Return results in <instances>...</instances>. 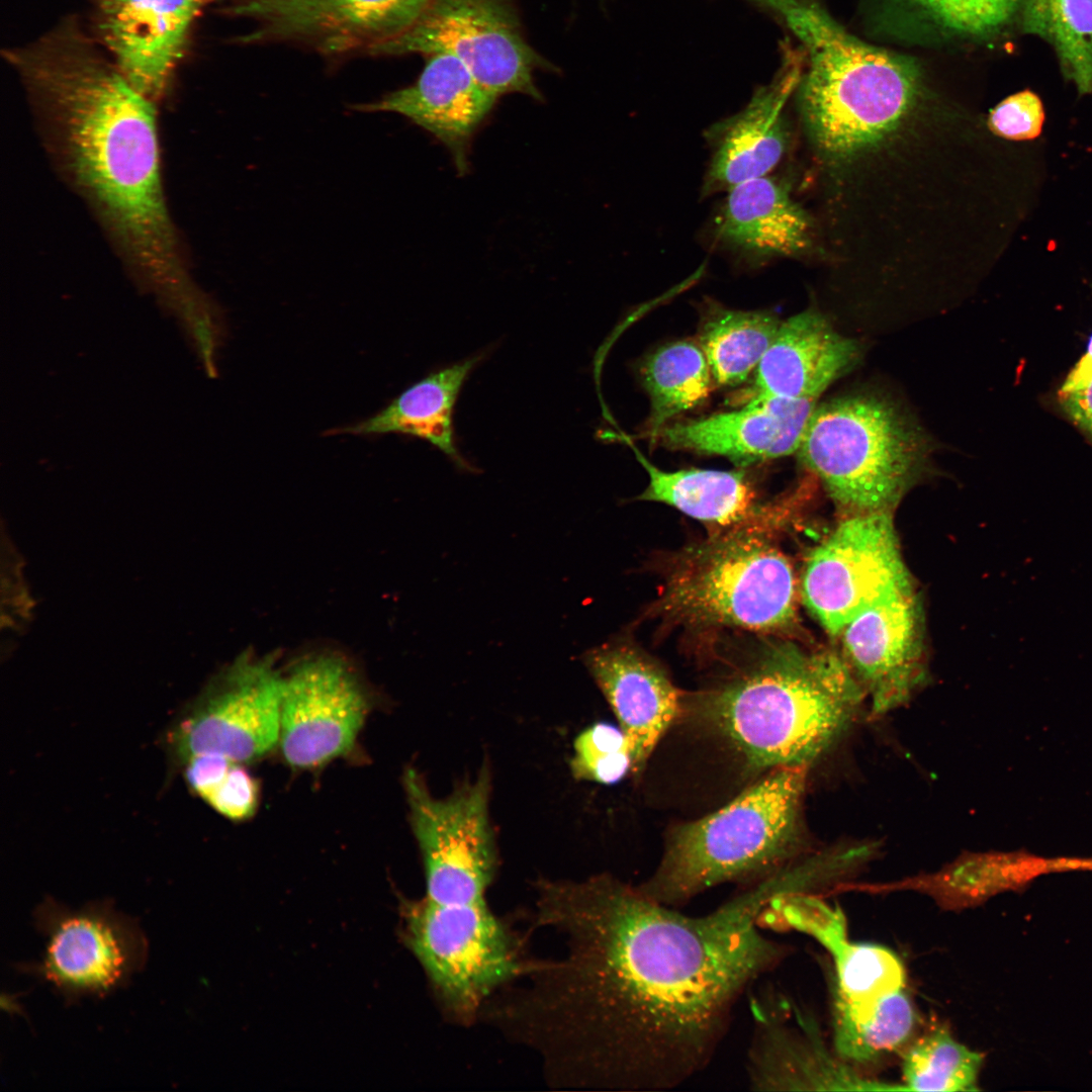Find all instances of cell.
<instances>
[{"label":"cell","instance_id":"obj_1","mask_svg":"<svg viewBox=\"0 0 1092 1092\" xmlns=\"http://www.w3.org/2000/svg\"><path fill=\"white\" fill-rule=\"evenodd\" d=\"M538 926L564 952L537 961L482 1018L533 1050L556 1088L656 1091L711 1062L744 990L788 948L739 897L688 916L607 874L535 883Z\"/></svg>","mask_w":1092,"mask_h":1092},{"label":"cell","instance_id":"obj_2","mask_svg":"<svg viewBox=\"0 0 1092 1092\" xmlns=\"http://www.w3.org/2000/svg\"><path fill=\"white\" fill-rule=\"evenodd\" d=\"M52 113L76 182L164 296L189 283L165 203L151 99L81 41L15 56Z\"/></svg>","mask_w":1092,"mask_h":1092},{"label":"cell","instance_id":"obj_3","mask_svg":"<svg viewBox=\"0 0 1092 1092\" xmlns=\"http://www.w3.org/2000/svg\"><path fill=\"white\" fill-rule=\"evenodd\" d=\"M864 696L836 655L780 644L694 704L751 767L774 769L810 766L848 730Z\"/></svg>","mask_w":1092,"mask_h":1092},{"label":"cell","instance_id":"obj_4","mask_svg":"<svg viewBox=\"0 0 1092 1092\" xmlns=\"http://www.w3.org/2000/svg\"><path fill=\"white\" fill-rule=\"evenodd\" d=\"M774 16L801 43L806 70L797 89L819 150L848 156L895 129L918 94L914 63L869 44L815 0H745Z\"/></svg>","mask_w":1092,"mask_h":1092},{"label":"cell","instance_id":"obj_5","mask_svg":"<svg viewBox=\"0 0 1092 1092\" xmlns=\"http://www.w3.org/2000/svg\"><path fill=\"white\" fill-rule=\"evenodd\" d=\"M810 766L770 769L719 810L674 827L639 891L676 908L727 882L765 878L798 852Z\"/></svg>","mask_w":1092,"mask_h":1092},{"label":"cell","instance_id":"obj_6","mask_svg":"<svg viewBox=\"0 0 1092 1092\" xmlns=\"http://www.w3.org/2000/svg\"><path fill=\"white\" fill-rule=\"evenodd\" d=\"M796 609L791 562L766 532L746 526L681 551L652 607L672 623L765 633L792 626Z\"/></svg>","mask_w":1092,"mask_h":1092},{"label":"cell","instance_id":"obj_7","mask_svg":"<svg viewBox=\"0 0 1092 1092\" xmlns=\"http://www.w3.org/2000/svg\"><path fill=\"white\" fill-rule=\"evenodd\" d=\"M929 445L895 403L863 393L816 405L797 452L835 503L859 514L890 511L921 474Z\"/></svg>","mask_w":1092,"mask_h":1092},{"label":"cell","instance_id":"obj_8","mask_svg":"<svg viewBox=\"0 0 1092 1092\" xmlns=\"http://www.w3.org/2000/svg\"><path fill=\"white\" fill-rule=\"evenodd\" d=\"M369 53L454 55L497 98L541 100L534 72L549 67L526 40L514 0H431L412 25Z\"/></svg>","mask_w":1092,"mask_h":1092},{"label":"cell","instance_id":"obj_9","mask_svg":"<svg viewBox=\"0 0 1092 1092\" xmlns=\"http://www.w3.org/2000/svg\"><path fill=\"white\" fill-rule=\"evenodd\" d=\"M283 673L276 654L241 653L180 713L166 735L171 760L215 753L255 760L279 741Z\"/></svg>","mask_w":1092,"mask_h":1092},{"label":"cell","instance_id":"obj_10","mask_svg":"<svg viewBox=\"0 0 1092 1092\" xmlns=\"http://www.w3.org/2000/svg\"><path fill=\"white\" fill-rule=\"evenodd\" d=\"M890 511L852 514L809 554L802 598L831 635L910 586Z\"/></svg>","mask_w":1092,"mask_h":1092},{"label":"cell","instance_id":"obj_11","mask_svg":"<svg viewBox=\"0 0 1092 1092\" xmlns=\"http://www.w3.org/2000/svg\"><path fill=\"white\" fill-rule=\"evenodd\" d=\"M33 918L46 945L40 962L23 970L49 982L67 1001L107 995L146 962L148 946L139 925L105 901L72 910L46 899Z\"/></svg>","mask_w":1092,"mask_h":1092},{"label":"cell","instance_id":"obj_12","mask_svg":"<svg viewBox=\"0 0 1092 1092\" xmlns=\"http://www.w3.org/2000/svg\"><path fill=\"white\" fill-rule=\"evenodd\" d=\"M369 704L347 655L322 650L298 658L283 674L278 744L286 762L312 768L350 751Z\"/></svg>","mask_w":1092,"mask_h":1092},{"label":"cell","instance_id":"obj_13","mask_svg":"<svg viewBox=\"0 0 1092 1092\" xmlns=\"http://www.w3.org/2000/svg\"><path fill=\"white\" fill-rule=\"evenodd\" d=\"M431 0H238L254 27L244 42L293 41L323 54L370 51L412 25Z\"/></svg>","mask_w":1092,"mask_h":1092},{"label":"cell","instance_id":"obj_14","mask_svg":"<svg viewBox=\"0 0 1092 1092\" xmlns=\"http://www.w3.org/2000/svg\"><path fill=\"white\" fill-rule=\"evenodd\" d=\"M841 633L845 662L870 699L869 719L908 703L926 673L922 617L912 586L868 608Z\"/></svg>","mask_w":1092,"mask_h":1092},{"label":"cell","instance_id":"obj_15","mask_svg":"<svg viewBox=\"0 0 1092 1092\" xmlns=\"http://www.w3.org/2000/svg\"><path fill=\"white\" fill-rule=\"evenodd\" d=\"M804 55L783 49L782 65L769 83L754 91L738 112L711 125L706 139L710 159L702 194L727 192L745 181L767 176L790 143L785 106L799 84Z\"/></svg>","mask_w":1092,"mask_h":1092},{"label":"cell","instance_id":"obj_16","mask_svg":"<svg viewBox=\"0 0 1092 1092\" xmlns=\"http://www.w3.org/2000/svg\"><path fill=\"white\" fill-rule=\"evenodd\" d=\"M583 663L629 741L632 772L640 776L661 737L684 710V696L665 671L624 642L588 650Z\"/></svg>","mask_w":1092,"mask_h":1092},{"label":"cell","instance_id":"obj_17","mask_svg":"<svg viewBox=\"0 0 1092 1092\" xmlns=\"http://www.w3.org/2000/svg\"><path fill=\"white\" fill-rule=\"evenodd\" d=\"M817 399L750 400L738 410L668 424L655 442L672 450L719 455L748 465L796 453Z\"/></svg>","mask_w":1092,"mask_h":1092},{"label":"cell","instance_id":"obj_18","mask_svg":"<svg viewBox=\"0 0 1092 1092\" xmlns=\"http://www.w3.org/2000/svg\"><path fill=\"white\" fill-rule=\"evenodd\" d=\"M428 57L413 84L353 108L407 117L441 141L451 152L459 173L464 174L468 169L471 136L497 97L488 92L454 55L437 53Z\"/></svg>","mask_w":1092,"mask_h":1092},{"label":"cell","instance_id":"obj_19","mask_svg":"<svg viewBox=\"0 0 1092 1092\" xmlns=\"http://www.w3.org/2000/svg\"><path fill=\"white\" fill-rule=\"evenodd\" d=\"M203 0H101V31L117 68L148 98L161 94Z\"/></svg>","mask_w":1092,"mask_h":1092},{"label":"cell","instance_id":"obj_20","mask_svg":"<svg viewBox=\"0 0 1092 1092\" xmlns=\"http://www.w3.org/2000/svg\"><path fill=\"white\" fill-rule=\"evenodd\" d=\"M859 357L858 344L840 335L818 311L781 323L754 372L747 401L817 399Z\"/></svg>","mask_w":1092,"mask_h":1092},{"label":"cell","instance_id":"obj_21","mask_svg":"<svg viewBox=\"0 0 1092 1092\" xmlns=\"http://www.w3.org/2000/svg\"><path fill=\"white\" fill-rule=\"evenodd\" d=\"M725 193L714 230L726 249L758 262L802 256L811 249V219L785 183L767 175Z\"/></svg>","mask_w":1092,"mask_h":1092},{"label":"cell","instance_id":"obj_22","mask_svg":"<svg viewBox=\"0 0 1092 1092\" xmlns=\"http://www.w3.org/2000/svg\"><path fill=\"white\" fill-rule=\"evenodd\" d=\"M1043 860L1021 852H964L931 873L875 884H839L834 892L884 894L912 891L930 897L945 910H963L1034 876Z\"/></svg>","mask_w":1092,"mask_h":1092},{"label":"cell","instance_id":"obj_23","mask_svg":"<svg viewBox=\"0 0 1092 1092\" xmlns=\"http://www.w3.org/2000/svg\"><path fill=\"white\" fill-rule=\"evenodd\" d=\"M480 360L481 356H473L433 372L371 418L329 434L414 436L430 442L458 466L470 470L456 448L453 415L461 387Z\"/></svg>","mask_w":1092,"mask_h":1092},{"label":"cell","instance_id":"obj_24","mask_svg":"<svg viewBox=\"0 0 1092 1092\" xmlns=\"http://www.w3.org/2000/svg\"><path fill=\"white\" fill-rule=\"evenodd\" d=\"M648 474L641 500L669 505L687 516L723 528L747 526L766 510L758 505L756 492L742 471L681 469L664 471L634 449Z\"/></svg>","mask_w":1092,"mask_h":1092},{"label":"cell","instance_id":"obj_25","mask_svg":"<svg viewBox=\"0 0 1092 1092\" xmlns=\"http://www.w3.org/2000/svg\"><path fill=\"white\" fill-rule=\"evenodd\" d=\"M752 1009L754 1030L746 1063L751 1090H816L838 1084L830 1061L810 1037L787 1024L778 1004L768 1006L764 999Z\"/></svg>","mask_w":1092,"mask_h":1092},{"label":"cell","instance_id":"obj_26","mask_svg":"<svg viewBox=\"0 0 1092 1092\" xmlns=\"http://www.w3.org/2000/svg\"><path fill=\"white\" fill-rule=\"evenodd\" d=\"M833 1041L845 1060L866 1064L905 1044L917 1025V1012L902 991L864 1004L834 997Z\"/></svg>","mask_w":1092,"mask_h":1092},{"label":"cell","instance_id":"obj_27","mask_svg":"<svg viewBox=\"0 0 1092 1092\" xmlns=\"http://www.w3.org/2000/svg\"><path fill=\"white\" fill-rule=\"evenodd\" d=\"M780 320L764 310L715 307L699 333L713 379L734 386L754 373L775 339Z\"/></svg>","mask_w":1092,"mask_h":1092},{"label":"cell","instance_id":"obj_28","mask_svg":"<svg viewBox=\"0 0 1092 1092\" xmlns=\"http://www.w3.org/2000/svg\"><path fill=\"white\" fill-rule=\"evenodd\" d=\"M641 375L650 399L648 436L680 414L703 403L712 388L713 375L699 344L676 341L652 353Z\"/></svg>","mask_w":1092,"mask_h":1092},{"label":"cell","instance_id":"obj_29","mask_svg":"<svg viewBox=\"0 0 1092 1092\" xmlns=\"http://www.w3.org/2000/svg\"><path fill=\"white\" fill-rule=\"evenodd\" d=\"M1021 26L1054 48L1063 76L1092 93V0H1022Z\"/></svg>","mask_w":1092,"mask_h":1092},{"label":"cell","instance_id":"obj_30","mask_svg":"<svg viewBox=\"0 0 1092 1092\" xmlns=\"http://www.w3.org/2000/svg\"><path fill=\"white\" fill-rule=\"evenodd\" d=\"M982 1063V1054L937 1027L917 1038L904 1054V1086L914 1091H974Z\"/></svg>","mask_w":1092,"mask_h":1092},{"label":"cell","instance_id":"obj_31","mask_svg":"<svg viewBox=\"0 0 1092 1092\" xmlns=\"http://www.w3.org/2000/svg\"><path fill=\"white\" fill-rule=\"evenodd\" d=\"M832 957L836 969L835 996L847 1003H869L902 990L905 984L903 963L888 947L847 940Z\"/></svg>","mask_w":1092,"mask_h":1092},{"label":"cell","instance_id":"obj_32","mask_svg":"<svg viewBox=\"0 0 1092 1092\" xmlns=\"http://www.w3.org/2000/svg\"><path fill=\"white\" fill-rule=\"evenodd\" d=\"M760 927L797 930L820 942L831 954L847 941L845 916L815 893H792L774 897L761 911Z\"/></svg>","mask_w":1092,"mask_h":1092},{"label":"cell","instance_id":"obj_33","mask_svg":"<svg viewBox=\"0 0 1092 1092\" xmlns=\"http://www.w3.org/2000/svg\"><path fill=\"white\" fill-rule=\"evenodd\" d=\"M573 778L612 785L632 771L629 741L620 726L599 722L581 731L570 760Z\"/></svg>","mask_w":1092,"mask_h":1092},{"label":"cell","instance_id":"obj_34","mask_svg":"<svg viewBox=\"0 0 1092 1092\" xmlns=\"http://www.w3.org/2000/svg\"><path fill=\"white\" fill-rule=\"evenodd\" d=\"M927 19L952 34L985 37L1000 31L1022 0H906Z\"/></svg>","mask_w":1092,"mask_h":1092},{"label":"cell","instance_id":"obj_35","mask_svg":"<svg viewBox=\"0 0 1092 1092\" xmlns=\"http://www.w3.org/2000/svg\"><path fill=\"white\" fill-rule=\"evenodd\" d=\"M1044 110L1039 97L1024 90L997 104L988 117L989 128L1011 141L1032 140L1041 132Z\"/></svg>","mask_w":1092,"mask_h":1092},{"label":"cell","instance_id":"obj_36","mask_svg":"<svg viewBox=\"0 0 1092 1092\" xmlns=\"http://www.w3.org/2000/svg\"><path fill=\"white\" fill-rule=\"evenodd\" d=\"M212 809L232 820L249 818L259 801V786L241 763L235 762L225 776L202 798Z\"/></svg>","mask_w":1092,"mask_h":1092},{"label":"cell","instance_id":"obj_37","mask_svg":"<svg viewBox=\"0 0 1092 1092\" xmlns=\"http://www.w3.org/2000/svg\"><path fill=\"white\" fill-rule=\"evenodd\" d=\"M1057 405L1092 446V377L1071 391L1057 392Z\"/></svg>","mask_w":1092,"mask_h":1092},{"label":"cell","instance_id":"obj_38","mask_svg":"<svg viewBox=\"0 0 1092 1092\" xmlns=\"http://www.w3.org/2000/svg\"><path fill=\"white\" fill-rule=\"evenodd\" d=\"M1092 377V333L1088 339L1086 352L1070 370L1059 387L1058 392L1071 391Z\"/></svg>","mask_w":1092,"mask_h":1092}]
</instances>
